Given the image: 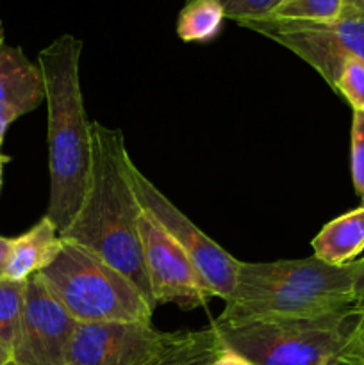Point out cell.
Segmentation results:
<instances>
[{"label": "cell", "instance_id": "6da1fadb", "mask_svg": "<svg viewBox=\"0 0 364 365\" xmlns=\"http://www.w3.org/2000/svg\"><path fill=\"white\" fill-rule=\"evenodd\" d=\"M93 164L84 202L74 223L61 234L123 273L157 309L145 267L139 217L143 209L131 180V157L121 130L91 123Z\"/></svg>", "mask_w": 364, "mask_h": 365}, {"label": "cell", "instance_id": "7a4b0ae2", "mask_svg": "<svg viewBox=\"0 0 364 365\" xmlns=\"http://www.w3.org/2000/svg\"><path fill=\"white\" fill-rule=\"evenodd\" d=\"M82 41L64 34L38 53L49 116L50 200L45 216L59 235L74 223L91 177L93 138L81 88Z\"/></svg>", "mask_w": 364, "mask_h": 365}, {"label": "cell", "instance_id": "3957f363", "mask_svg": "<svg viewBox=\"0 0 364 365\" xmlns=\"http://www.w3.org/2000/svg\"><path fill=\"white\" fill-rule=\"evenodd\" d=\"M39 278L77 323H146L153 309L139 289L84 246L63 239V248Z\"/></svg>", "mask_w": 364, "mask_h": 365}, {"label": "cell", "instance_id": "277c9868", "mask_svg": "<svg viewBox=\"0 0 364 365\" xmlns=\"http://www.w3.org/2000/svg\"><path fill=\"white\" fill-rule=\"evenodd\" d=\"M357 314L352 309L313 319H214L211 327L220 346L253 365H341Z\"/></svg>", "mask_w": 364, "mask_h": 365}, {"label": "cell", "instance_id": "5b68a950", "mask_svg": "<svg viewBox=\"0 0 364 365\" xmlns=\"http://www.w3.org/2000/svg\"><path fill=\"white\" fill-rule=\"evenodd\" d=\"M239 25L291 50L332 89L346 57L364 61V16L348 9H343L341 16L328 24L266 18Z\"/></svg>", "mask_w": 364, "mask_h": 365}, {"label": "cell", "instance_id": "8992f818", "mask_svg": "<svg viewBox=\"0 0 364 365\" xmlns=\"http://www.w3.org/2000/svg\"><path fill=\"white\" fill-rule=\"evenodd\" d=\"M131 180L143 212L148 214L193 260L216 298L227 302L234 292L239 260L225 252L216 241L203 234L164 192H161L141 171L131 163Z\"/></svg>", "mask_w": 364, "mask_h": 365}, {"label": "cell", "instance_id": "52a82bcc", "mask_svg": "<svg viewBox=\"0 0 364 365\" xmlns=\"http://www.w3.org/2000/svg\"><path fill=\"white\" fill-rule=\"evenodd\" d=\"M181 335L146 323H79L66 365H153Z\"/></svg>", "mask_w": 364, "mask_h": 365}, {"label": "cell", "instance_id": "ba28073f", "mask_svg": "<svg viewBox=\"0 0 364 365\" xmlns=\"http://www.w3.org/2000/svg\"><path fill=\"white\" fill-rule=\"evenodd\" d=\"M77 327L39 274H32L25 282L24 309L11 348L13 360L18 365H66Z\"/></svg>", "mask_w": 364, "mask_h": 365}, {"label": "cell", "instance_id": "9c48e42d", "mask_svg": "<svg viewBox=\"0 0 364 365\" xmlns=\"http://www.w3.org/2000/svg\"><path fill=\"white\" fill-rule=\"evenodd\" d=\"M145 267L156 307L173 303L182 310L206 307L216 298L184 250L146 212L139 217Z\"/></svg>", "mask_w": 364, "mask_h": 365}, {"label": "cell", "instance_id": "30bf717a", "mask_svg": "<svg viewBox=\"0 0 364 365\" xmlns=\"http://www.w3.org/2000/svg\"><path fill=\"white\" fill-rule=\"evenodd\" d=\"M45 102V81L38 64L20 46L0 45V116L13 123Z\"/></svg>", "mask_w": 364, "mask_h": 365}, {"label": "cell", "instance_id": "8fae6325", "mask_svg": "<svg viewBox=\"0 0 364 365\" xmlns=\"http://www.w3.org/2000/svg\"><path fill=\"white\" fill-rule=\"evenodd\" d=\"M63 248V237L52 221L43 216L25 234L14 237L13 253L6 277L13 282H27L32 274H38L56 260Z\"/></svg>", "mask_w": 364, "mask_h": 365}, {"label": "cell", "instance_id": "7c38bea8", "mask_svg": "<svg viewBox=\"0 0 364 365\" xmlns=\"http://www.w3.org/2000/svg\"><path fill=\"white\" fill-rule=\"evenodd\" d=\"M314 257L341 266L353 262L364 250V209H353L325 225L310 241Z\"/></svg>", "mask_w": 364, "mask_h": 365}, {"label": "cell", "instance_id": "4fadbf2b", "mask_svg": "<svg viewBox=\"0 0 364 365\" xmlns=\"http://www.w3.org/2000/svg\"><path fill=\"white\" fill-rule=\"evenodd\" d=\"M225 11L220 0H188L177 18V36L184 43H207L221 32Z\"/></svg>", "mask_w": 364, "mask_h": 365}, {"label": "cell", "instance_id": "5bb4252c", "mask_svg": "<svg viewBox=\"0 0 364 365\" xmlns=\"http://www.w3.org/2000/svg\"><path fill=\"white\" fill-rule=\"evenodd\" d=\"M220 349L213 327L198 331H182L181 339L153 365H213Z\"/></svg>", "mask_w": 364, "mask_h": 365}, {"label": "cell", "instance_id": "9a60e30c", "mask_svg": "<svg viewBox=\"0 0 364 365\" xmlns=\"http://www.w3.org/2000/svg\"><path fill=\"white\" fill-rule=\"evenodd\" d=\"M345 0H282L270 18L328 24L341 16Z\"/></svg>", "mask_w": 364, "mask_h": 365}, {"label": "cell", "instance_id": "2e32d148", "mask_svg": "<svg viewBox=\"0 0 364 365\" xmlns=\"http://www.w3.org/2000/svg\"><path fill=\"white\" fill-rule=\"evenodd\" d=\"M25 282L0 278V341L13 348L24 309Z\"/></svg>", "mask_w": 364, "mask_h": 365}, {"label": "cell", "instance_id": "e0dca14e", "mask_svg": "<svg viewBox=\"0 0 364 365\" xmlns=\"http://www.w3.org/2000/svg\"><path fill=\"white\" fill-rule=\"evenodd\" d=\"M334 91L345 96L353 110L364 113V61L357 57H346L343 61Z\"/></svg>", "mask_w": 364, "mask_h": 365}, {"label": "cell", "instance_id": "ac0fdd59", "mask_svg": "<svg viewBox=\"0 0 364 365\" xmlns=\"http://www.w3.org/2000/svg\"><path fill=\"white\" fill-rule=\"evenodd\" d=\"M220 4L225 11V18L239 25L243 21L266 20L277 11L282 0H220Z\"/></svg>", "mask_w": 364, "mask_h": 365}, {"label": "cell", "instance_id": "d6986e66", "mask_svg": "<svg viewBox=\"0 0 364 365\" xmlns=\"http://www.w3.org/2000/svg\"><path fill=\"white\" fill-rule=\"evenodd\" d=\"M352 180L357 195L364 198V113L353 110L352 118Z\"/></svg>", "mask_w": 364, "mask_h": 365}, {"label": "cell", "instance_id": "ffe728a7", "mask_svg": "<svg viewBox=\"0 0 364 365\" xmlns=\"http://www.w3.org/2000/svg\"><path fill=\"white\" fill-rule=\"evenodd\" d=\"M341 365H364V310L357 314L355 324L343 349Z\"/></svg>", "mask_w": 364, "mask_h": 365}, {"label": "cell", "instance_id": "44dd1931", "mask_svg": "<svg viewBox=\"0 0 364 365\" xmlns=\"http://www.w3.org/2000/svg\"><path fill=\"white\" fill-rule=\"evenodd\" d=\"M213 365H253V364L248 362V360H246L245 356L239 355V353L220 346V349H218L216 356H214L213 360Z\"/></svg>", "mask_w": 364, "mask_h": 365}, {"label": "cell", "instance_id": "7402d4cb", "mask_svg": "<svg viewBox=\"0 0 364 365\" xmlns=\"http://www.w3.org/2000/svg\"><path fill=\"white\" fill-rule=\"evenodd\" d=\"M13 245L14 239L0 235V278L6 277L7 266H9L11 260V253H13Z\"/></svg>", "mask_w": 364, "mask_h": 365}, {"label": "cell", "instance_id": "603a6c76", "mask_svg": "<svg viewBox=\"0 0 364 365\" xmlns=\"http://www.w3.org/2000/svg\"><path fill=\"white\" fill-rule=\"evenodd\" d=\"M355 310H364V257L359 259V271L355 278Z\"/></svg>", "mask_w": 364, "mask_h": 365}, {"label": "cell", "instance_id": "cb8c5ba5", "mask_svg": "<svg viewBox=\"0 0 364 365\" xmlns=\"http://www.w3.org/2000/svg\"><path fill=\"white\" fill-rule=\"evenodd\" d=\"M343 9H348L352 13L363 14L364 16V0H345V7Z\"/></svg>", "mask_w": 364, "mask_h": 365}, {"label": "cell", "instance_id": "d4e9b609", "mask_svg": "<svg viewBox=\"0 0 364 365\" xmlns=\"http://www.w3.org/2000/svg\"><path fill=\"white\" fill-rule=\"evenodd\" d=\"M9 360H13V353H11V348L7 344H4L2 341H0V365L7 364Z\"/></svg>", "mask_w": 364, "mask_h": 365}, {"label": "cell", "instance_id": "484cf974", "mask_svg": "<svg viewBox=\"0 0 364 365\" xmlns=\"http://www.w3.org/2000/svg\"><path fill=\"white\" fill-rule=\"evenodd\" d=\"M11 121L7 120V118L0 116V146H2V141H4V135H6L7 128H9Z\"/></svg>", "mask_w": 364, "mask_h": 365}, {"label": "cell", "instance_id": "4316f807", "mask_svg": "<svg viewBox=\"0 0 364 365\" xmlns=\"http://www.w3.org/2000/svg\"><path fill=\"white\" fill-rule=\"evenodd\" d=\"M9 157L4 155L2 152H0V189H2V171H4V166H6L7 163H9Z\"/></svg>", "mask_w": 364, "mask_h": 365}, {"label": "cell", "instance_id": "83f0119b", "mask_svg": "<svg viewBox=\"0 0 364 365\" xmlns=\"http://www.w3.org/2000/svg\"><path fill=\"white\" fill-rule=\"evenodd\" d=\"M0 45H4V27H2V21H0Z\"/></svg>", "mask_w": 364, "mask_h": 365}, {"label": "cell", "instance_id": "f1b7e54d", "mask_svg": "<svg viewBox=\"0 0 364 365\" xmlns=\"http://www.w3.org/2000/svg\"><path fill=\"white\" fill-rule=\"evenodd\" d=\"M4 365H18V364L14 362V360H9V362H7V364H4Z\"/></svg>", "mask_w": 364, "mask_h": 365}, {"label": "cell", "instance_id": "f546056e", "mask_svg": "<svg viewBox=\"0 0 364 365\" xmlns=\"http://www.w3.org/2000/svg\"><path fill=\"white\" fill-rule=\"evenodd\" d=\"M363 209H364V205H363Z\"/></svg>", "mask_w": 364, "mask_h": 365}]
</instances>
